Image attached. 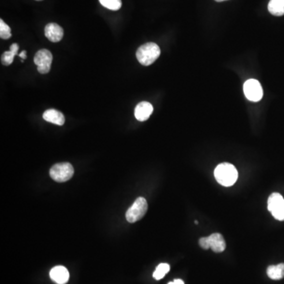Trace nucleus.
<instances>
[{"instance_id": "1", "label": "nucleus", "mask_w": 284, "mask_h": 284, "mask_svg": "<svg viewBox=\"0 0 284 284\" xmlns=\"http://www.w3.org/2000/svg\"><path fill=\"white\" fill-rule=\"evenodd\" d=\"M216 180L224 186H232L238 177L237 169L232 164L222 163L216 168L214 172Z\"/></svg>"}, {"instance_id": "8", "label": "nucleus", "mask_w": 284, "mask_h": 284, "mask_svg": "<svg viewBox=\"0 0 284 284\" xmlns=\"http://www.w3.org/2000/svg\"><path fill=\"white\" fill-rule=\"evenodd\" d=\"M44 34L50 42L57 43L64 38V28L56 23H49L45 26Z\"/></svg>"}, {"instance_id": "23", "label": "nucleus", "mask_w": 284, "mask_h": 284, "mask_svg": "<svg viewBox=\"0 0 284 284\" xmlns=\"http://www.w3.org/2000/svg\"><path fill=\"white\" fill-rule=\"evenodd\" d=\"M168 284H174V281H173V282H168Z\"/></svg>"}, {"instance_id": "21", "label": "nucleus", "mask_w": 284, "mask_h": 284, "mask_svg": "<svg viewBox=\"0 0 284 284\" xmlns=\"http://www.w3.org/2000/svg\"><path fill=\"white\" fill-rule=\"evenodd\" d=\"M174 284H184V281L182 280H180V278H177V280H174Z\"/></svg>"}, {"instance_id": "20", "label": "nucleus", "mask_w": 284, "mask_h": 284, "mask_svg": "<svg viewBox=\"0 0 284 284\" xmlns=\"http://www.w3.org/2000/svg\"><path fill=\"white\" fill-rule=\"evenodd\" d=\"M19 56L21 57L23 60H26L27 58L26 50H22V52L19 54Z\"/></svg>"}, {"instance_id": "14", "label": "nucleus", "mask_w": 284, "mask_h": 284, "mask_svg": "<svg viewBox=\"0 0 284 284\" xmlns=\"http://www.w3.org/2000/svg\"><path fill=\"white\" fill-rule=\"evenodd\" d=\"M18 44L16 43L13 44L10 46V50L5 52L2 54V57H1V61H2V65L10 66V64H12L15 56L18 54Z\"/></svg>"}, {"instance_id": "2", "label": "nucleus", "mask_w": 284, "mask_h": 284, "mask_svg": "<svg viewBox=\"0 0 284 284\" xmlns=\"http://www.w3.org/2000/svg\"><path fill=\"white\" fill-rule=\"evenodd\" d=\"M160 56V48L155 43H146L138 49L136 56L138 62L143 66H150L155 62Z\"/></svg>"}, {"instance_id": "24", "label": "nucleus", "mask_w": 284, "mask_h": 284, "mask_svg": "<svg viewBox=\"0 0 284 284\" xmlns=\"http://www.w3.org/2000/svg\"><path fill=\"white\" fill-rule=\"evenodd\" d=\"M36 1H42V0H36Z\"/></svg>"}, {"instance_id": "11", "label": "nucleus", "mask_w": 284, "mask_h": 284, "mask_svg": "<svg viewBox=\"0 0 284 284\" xmlns=\"http://www.w3.org/2000/svg\"><path fill=\"white\" fill-rule=\"evenodd\" d=\"M43 118L45 121L58 126H62L65 122V117L64 114L56 109H49L44 112L43 114Z\"/></svg>"}, {"instance_id": "15", "label": "nucleus", "mask_w": 284, "mask_h": 284, "mask_svg": "<svg viewBox=\"0 0 284 284\" xmlns=\"http://www.w3.org/2000/svg\"><path fill=\"white\" fill-rule=\"evenodd\" d=\"M284 200L282 195L280 194L278 192H273L268 200V210L270 212L272 211L277 206H280Z\"/></svg>"}, {"instance_id": "6", "label": "nucleus", "mask_w": 284, "mask_h": 284, "mask_svg": "<svg viewBox=\"0 0 284 284\" xmlns=\"http://www.w3.org/2000/svg\"><path fill=\"white\" fill-rule=\"evenodd\" d=\"M243 91L246 98L252 102H258L263 98V88L262 84L255 79H248L244 83Z\"/></svg>"}, {"instance_id": "5", "label": "nucleus", "mask_w": 284, "mask_h": 284, "mask_svg": "<svg viewBox=\"0 0 284 284\" xmlns=\"http://www.w3.org/2000/svg\"><path fill=\"white\" fill-rule=\"evenodd\" d=\"M200 247L204 250L212 248L215 252H221L226 248L224 238L220 233H214L208 237L200 238L199 240Z\"/></svg>"}, {"instance_id": "10", "label": "nucleus", "mask_w": 284, "mask_h": 284, "mask_svg": "<svg viewBox=\"0 0 284 284\" xmlns=\"http://www.w3.org/2000/svg\"><path fill=\"white\" fill-rule=\"evenodd\" d=\"M50 277L57 284H65L69 280V272L64 266H56L50 270Z\"/></svg>"}, {"instance_id": "16", "label": "nucleus", "mask_w": 284, "mask_h": 284, "mask_svg": "<svg viewBox=\"0 0 284 284\" xmlns=\"http://www.w3.org/2000/svg\"><path fill=\"white\" fill-rule=\"evenodd\" d=\"M169 271H170V266L168 264H160L157 266L156 270L154 272V278L156 280H160L161 278H163Z\"/></svg>"}, {"instance_id": "19", "label": "nucleus", "mask_w": 284, "mask_h": 284, "mask_svg": "<svg viewBox=\"0 0 284 284\" xmlns=\"http://www.w3.org/2000/svg\"><path fill=\"white\" fill-rule=\"evenodd\" d=\"M273 217L280 221L284 220V200L280 206H277L275 210L271 212Z\"/></svg>"}, {"instance_id": "4", "label": "nucleus", "mask_w": 284, "mask_h": 284, "mask_svg": "<svg viewBox=\"0 0 284 284\" xmlns=\"http://www.w3.org/2000/svg\"><path fill=\"white\" fill-rule=\"evenodd\" d=\"M148 211V203L144 198H138L133 206L126 213V218L129 222H136L140 220Z\"/></svg>"}, {"instance_id": "3", "label": "nucleus", "mask_w": 284, "mask_h": 284, "mask_svg": "<svg viewBox=\"0 0 284 284\" xmlns=\"http://www.w3.org/2000/svg\"><path fill=\"white\" fill-rule=\"evenodd\" d=\"M74 170L70 163H60L54 164L50 169V176L57 182H64L73 177Z\"/></svg>"}, {"instance_id": "18", "label": "nucleus", "mask_w": 284, "mask_h": 284, "mask_svg": "<svg viewBox=\"0 0 284 284\" xmlns=\"http://www.w3.org/2000/svg\"><path fill=\"white\" fill-rule=\"evenodd\" d=\"M0 38L4 40H8L12 38V30L8 26L4 20H0Z\"/></svg>"}, {"instance_id": "13", "label": "nucleus", "mask_w": 284, "mask_h": 284, "mask_svg": "<svg viewBox=\"0 0 284 284\" xmlns=\"http://www.w3.org/2000/svg\"><path fill=\"white\" fill-rule=\"evenodd\" d=\"M268 9L274 16H282L284 15V0H270Z\"/></svg>"}, {"instance_id": "22", "label": "nucleus", "mask_w": 284, "mask_h": 284, "mask_svg": "<svg viewBox=\"0 0 284 284\" xmlns=\"http://www.w3.org/2000/svg\"><path fill=\"white\" fill-rule=\"evenodd\" d=\"M216 2H224V1H226V0H215Z\"/></svg>"}, {"instance_id": "9", "label": "nucleus", "mask_w": 284, "mask_h": 284, "mask_svg": "<svg viewBox=\"0 0 284 284\" xmlns=\"http://www.w3.org/2000/svg\"><path fill=\"white\" fill-rule=\"evenodd\" d=\"M152 112H154L152 105L147 101H142L135 108V118L140 122L146 121L150 118Z\"/></svg>"}, {"instance_id": "12", "label": "nucleus", "mask_w": 284, "mask_h": 284, "mask_svg": "<svg viewBox=\"0 0 284 284\" xmlns=\"http://www.w3.org/2000/svg\"><path fill=\"white\" fill-rule=\"evenodd\" d=\"M267 275L273 280H280L284 278V264H278L277 266H270L267 268Z\"/></svg>"}, {"instance_id": "17", "label": "nucleus", "mask_w": 284, "mask_h": 284, "mask_svg": "<svg viewBox=\"0 0 284 284\" xmlns=\"http://www.w3.org/2000/svg\"><path fill=\"white\" fill-rule=\"evenodd\" d=\"M102 6L110 10H118L122 8V0H99Z\"/></svg>"}, {"instance_id": "7", "label": "nucleus", "mask_w": 284, "mask_h": 284, "mask_svg": "<svg viewBox=\"0 0 284 284\" xmlns=\"http://www.w3.org/2000/svg\"><path fill=\"white\" fill-rule=\"evenodd\" d=\"M52 60V54L50 50L47 49H42V50H38L34 56V62L36 65L38 66L39 73L42 74L49 73Z\"/></svg>"}]
</instances>
